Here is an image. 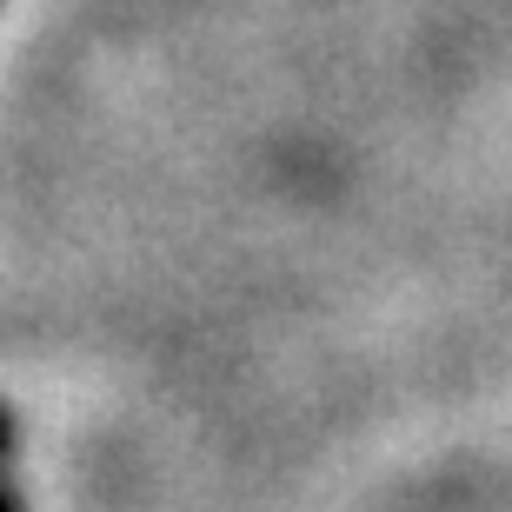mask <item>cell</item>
<instances>
[{"label":"cell","instance_id":"obj_2","mask_svg":"<svg viewBox=\"0 0 512 512\" xmlns=\"http://www.w3.org/2000/svg\"><path fill=\"white\" fill-rule=\"evenodd\" d=\"M0 512H27V493L14 486V473H0Z\"/></svg>","mask_w":512,"mask_h":512},{"label":"cell","instance_id":"obj_1","mask_svg":"<svg viewBox=\"0 0 512 512\" xmlns=\"http://www.w3.org/2000/svg\"><path fill=\"white\" fill-rule=\"evenodd\" d=\"M14 446H20V419H14V406H0V473H7Z\"/></svg>","mask_w":512,"mask_h":512}]
</instances>
